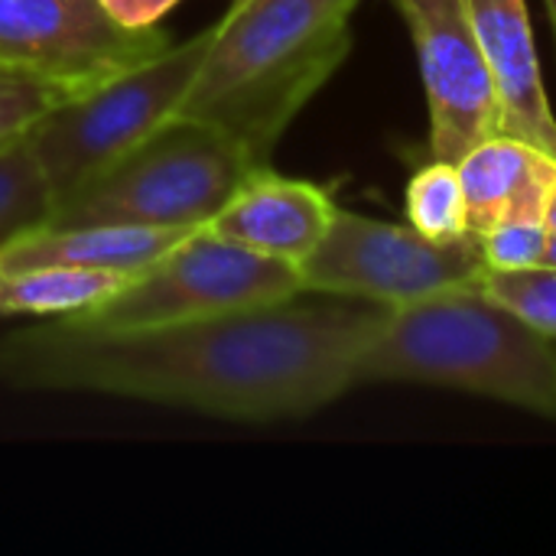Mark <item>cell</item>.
<instances>
[{
	"instance_id": "1",
	"label": "cell",
	"mask_w": 556,
	"mask_h": 556,
	"mask_svg": "<svg viewBox=\"0 0 556 556\" xmlns=\"http://www.w3.org/2000/svg\"><path fill=\"white\" fill-rule=\"evenodd\" d=\"M391 306L296 293L225 316L91 329L36 323L0 339V381L42 391H98L186 407L238 424L309 417L358 384V362Z\"/></svg>"
},
{
	"instance_id": "2",
	"label": "cell",
	"mask_w": 556,
	"mask_h": 556,
	"mask_svg": "<svg viewBox=\"0 0 556 556\" xmlns=\"http://www.w3.org/2000/svg\"><path fill=\"white\" fill-rule=\"evenodd\" d=\"M362 0H235L176 114L212 124L257 166L352 52Z\"/></svg>"
},
{
	"instance_id": "3",
	"label": "cell",
	"mask_w": 556,
	"mask_h": 556,
	"mask_svg": "<svg viewBox=\"0 0 556 556\" xmlns=\"http://www.w3.org/2000/svg\"><path fill=\"white\" fill-rule=\"evenodd\" d=\"M424 384L556 420V339L476 287L388 313L358 362V384Z\"/></svg>"
},
{
	"instance_id": "4",
	"label": "cell",
	"mask_w": 556,
	"mask_h": 556,
	"mask_svg": "<svg viewBox=\"0 0 556 556\" xmlns=\"http://www.w3.org/2000/svg\"><path fill=\"white\" fill-rule=\"evenodd\" d=\"M257 163L212 124L173 114L134 150L62 199L46 225L202 228Z\"/></svg>"
},
{
	"instance_id": "5",
	"label": "cell",
	"mask_w": 556,
	"mask_h": 556,
	"mask_svg": "<svg viewBox=\"0 0 556 556\" xmlns=\"http://www.w3.org/2000/svg\"><path fill=\"white\" fill-rule=\"evenodd\" d=\"M212 33L215 26L85 94L59 101L29 127L26 140L49 186L52 208L182 108L208 52Z\"/></svg>"
},
{
	"instance_id": "6",
	"label": "cell",
	"mask_w": 556,
	"mask_h": 556,
	"mask_svg": "<svg viewBox=\"0 0 556 556\" xmlns=\"http://www.w3.org/2000/svg\"><path fill=\"white\" fill-rule=\"evenodd\" d=\"M303 293L300 267L212 235L205 225L140 270L111 300L52 316L91 329H150L283 303Z\"/></svg>"
},
{
	"instance_id": "7",
	"label": "cell",
	"mask_w": 556,
	"mask_h": 556,
	"mask_svg": "<svg viewBox=\"0 0 556 556\" xmlns=\"http://www.w3.org/2000/svg\"><path fill=\"white\" fill-rule=\"evenodd\" d=\"M482 270L476 235L437 241L410 222L394 225L345 208H336L323 241L300 264L306 293L352 296L391 309L469 290Z\"/></svg>"
},
{
	"instance_id": "8",
	"label": "cell",
	"mask_w": 556,
	"mask_h": 556,
	"mask_svg": "<svg viewBox=\"0 0 556 556\" xmlns=\"http://www.w3.org/2000/svg\"><path fill=\"white\" fill-rule=\"evenodd\" d=\"M166 29H127L98 0H0V65L36 75L65 98L166 52Z\"/></svg>"
},
{
	"instance_id": "9",
	"label": "cell",
	"mask_w": 556,
	"mask_h": 556,
	"mask_svg": "<svg viewBox=\"0 0 556 556\" xmlns=\"http://www.w3.org/2000/svg\"><path fill=\"white\" fill-rule=\"evenodd\" d=\"M407 23L427 98V156L459 160L502 130V108L466 0H391Z\"/></svg>"
},
{
	"instance_id": "10",
	"label": "cell",
	"mask_w": 556,
	"mask_h": 556,
	"mask_svg": "<svg viewBox=\"0 0 556 556\" xmlns=\"http://www.w3.org/2000/svg\"><path fill=\"white\" fill-rule=\"evenodd\" d=\"M336 208L329 189L309 179L280 176L267 163L244 176L205 228L248 251L300 267L323 241Z\"/></svg>"
},
{
	"instance_id": "11",
	"label": "cell",
	"mask_w": 556,
	"mask_h": 556,
	"mask_svg": "<svg viewBox=\"0 0 556 556\" xmlns=\"http://www.w3.org/2000/svg\"><path fill=\"white\" fill-rule=\"evenodd\" d=\"M466 10L498 94L502 130L556 156V114L547 98L528 3L466 0Z\"/></svg>"
},
{
	"instance_id": "12",
	"label": "cell",
	"mask_w": 556,
	"mask_h": 556,
	"mask_svg": "<svg viewBox=\"0 0 556 556\" xmlns=\"http://www.w3.org/2000/svg\"><path fill=\"white\" fill-rule=\"evenodd\" d=\"M195 228H143V225H39L0 248L7 277L36 267H88L140 274Z\"/></svg>"
},
{
	"instance_id": "13",
	"label": "cell",
	"mask_w": 556,
	"mask_h": 556,
	"mask_svg": "<svg viewBox=\"0 0 556 556\" xmlns=\"http://www.w3.org/2000/svg\"><path fill=\"white\" fill-rule=\"evenodd\" d=\"M456 166L472 235L511 215H547L556 189V156L547 150L511 134H495L469 147Z\"/></svg>"
},
{
	"instance_id": "14",
	"label": "cell",
	"mask_w": 556,
	"mask_h": 556,
	"mask_svg": "<svg viewBox=\"0 0 556 556\" xmlns=\"http://www.w3.org/2000/svg\"><path fill=\"white\" fill-rule=\"evenodd\" d=\"M137 274L88 267H36L7 277V316H75L124 290Z\"/></svg>"
},
{
	"instance_id": "15",
	"label": "cell",
	"mask_w": 556,
	"mask_h": 556,
	"mask_svg": "<svg viewBox=\"0 0 556 556\" xmlns=\"http://www.w3.org/2000/svg\"><path fill=\"white\" fill-rule=\"evenodd\" d=\"M407 222L437 241L463 238L469 231L466 189L459 179V166L453 160L427 156V163L407 182Z\"/></svg>"
},
{
	"instance_id": "16",
	"label": "cell",
	"mask_w": 556,
	"mask_h": 556,
	"mask_svg": "<svg viewBox=\"0 0 556 556\" xmlns=\"http://www.w3.org/2000/svg\"><path fill=\"white\" fill-rule=\"evenodd\" d=\"M52 195L26 137L0 150V248L49 222Z\"/></svg>"
},
{
	"instance_id": "17",
	"label": "cell",
	"mask_w": 556,
	"mask_h": 556,
	"mask_svg": "<svg viewBox=\"0 0 556 556\" xmlns=\"http://www.w3.org/2000/svg\"><path fill=\"white\" fill-rule=\"evenodd\" d=\"M476 290L511 309L531 329L556 339V267L538 264L528 270H482Z\"/></svg>"
},
{
	"instance_id": "18",
	"label": "cell",
	"mask_w": 556,
	"mask_h": 556,
	"mask_svg": "<svg viewBox=\"0 0 556 556\" xmlns=\"http://www.w3.org/2000/svg\"><path fill=\"white\" fill-rule=\"evenodd\" d=\"M476 238L485 270H528L547 264L554 231L547 225V215H511Z\"/></svg>"
},
{
	"instance_id": "19",
	"label": "cell",
	"mask_w": 556,
	"mask_h": 556,
	"mask_svg": "<svg viewBox=\"0 0 556 556\" xmlns=\"http://www.w3.org/2000/svg\"><path fill=\"white\" fill-rule=\"evenodd\" d=\"M59 101H65V94L49 81L0 65V150L26 137L29 127Z\"/></svg>"
},
{
	"instance_id": "20",
	"label": "cell",
	"mask_w": 556,
	"mask_h": 556,
	"mask_svg": "<svg viewBox=\"0 0 556 556\" xmlns=\"http://www.w3.org/2000/svg\"><path fill=\"white\" fill-rule=\"evenodd\" d=\"M101 10L127 26V29H150V26H160V20L179 3V0H98Z\"/></svg>"
},
{
	"instance_id": "21",
	"label": "cell",
	"mask_w": 556,
	"mask_h": 556,
	"mask_svg": "<svg viewBox=\"0 0 556 556\" xmlns=\"http://www.w3.org/2000/svg\"><path fill=\"white\" fill-rule=\"evenodd\" d=\"M547 225H551V231H554L556 238V189L554 195H551V205H547Z\"/></svg>"
},
{
	"instance_id": "22",
	"label": "cell",
	"mask_w": 556,
	"mask_h": 556,
	"mask_svg": "<svg viewBox=\"0 0 556 556\" xmlns=\"http://www.w3.org/2000/svg\"><path fill=\"white\" fill-rule=\"evenodd\" d=\"M544 7H547V20H551V26H554V42H556V0H544Z\"/></svg>"
},
{
	"instance_id": "23",
	"label": "cell",
	"mask_w": 556,
	"mask_h": 556,
	"mask_svg": "<svg viewBox=\"0 0 556 556\" xmlns=\"http://www.w3.org/2000/svg\"><path fill=\"white\" fill-rule=\"evenodd\" d=\"M3 296H7V274L0 270V316H7V306H3Z\"/></svg>"
},
{
	"instance_id": "24",
	"label": "cell",
	"mask_w": 556,
	"mask_h": 556,
	"mask_svg": "<svg viewBox=\"0 0 556 556\" xmlns=\"http://www.w3.org/2000/svg\"><path fill=\"white\" fill-rule=\"evenodd\" d=\"M547 264L556 267V238H551V251H547Z\"/></svg>"
}]
</instances>
